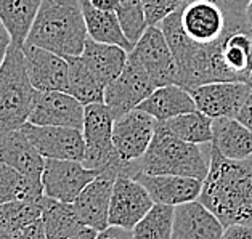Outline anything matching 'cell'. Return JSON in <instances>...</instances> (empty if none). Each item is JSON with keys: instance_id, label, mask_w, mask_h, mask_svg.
Wrapping results in <instances>:
<instances>
[{"instance_id": "1", "label": "cell", "mask_w": 252, "mask_h": 239, "mask_svg": "<svg viewBox=\"0 0 252 239\" xmlns=\"http://www.w3.org/2000/svg\"><path fill=\"white\" fill-rule=\"evenodd\" d=\"M198 201L223 226H252V156L231 161L211 146L209 170Z\"/></svg>"}, {"instance_id": "2", "label": "cell", "mask_w": 252, "mask_h": 239, "mask_svg": "<svg viewBox=\"0 0 252 239\" xmlns=\"http://www.w3.org/2000/svg\"><path fill=\"white\" fill-rule=\"evenodd\" d=\"M87 37L79 0H42L24 44L67 58L82 53Z\"/></svg>"}, {"instance_id": "3", "label": "cell", "mask_w": 252, "mask_h": 239, "mask_svg": "<svg viewBox=\"0 0 252 239\" xmlns=\"http://www.w3.org/2000/svg\"><path fill=\"white\" fill-rule=\"evenodd\" d=\"M187 143L158 124L148 149L137 162L138 170L151 175H180L204 180L209 170V149Z\"/></svg>"}, {"instance_id": "4", "label": "cell", "mask_w": 252, "mask_h": 239, "mask_svg": "<svg viewBox=\"0 0 252 239\" xmlns=\"http://www.w3.org/2000/svg\"><path fill=\"white\" fill-rule=\"evenodd\" d=\"M34 95L23 47L11 42L0 64V135L18 130L26 124Z\"/></svg>"}, {"instance_id": "5", "label": "cell", "mask_w": 252, "mask_h": 239, "mask_svg": "<svg viewBox=\"0 0 252 239\" xmlns=\"http://www.w3.org/2000/svg\"><path fill=\"white\" fill-rule=\"evenodd\" d=\"M114 114L104 103H94L84 106L82 137L85 142V167L96 170L98 174H124L133 177L138 174L137 164L122 162L113 145Z\"/></svg>"}, {"instance_id": "6", "label": "cell", "mask_w": 252, "mask_h": 239, "mask_svg": "<svg viewBox=\"0 0 252 239\" xmlns=\"http://www.w3.org/2000/svg\"><path fill=\"white\" fill-rule=\"evenodd\" d=\"M128 58L141 66L156 89L175 84L177 67L174 55L158 26H148L145 29L128 53Z\"/></svg>"}, {"instance_id": "7", "label": "cell", "mask_w": 252, "mask_h": 239, "mask_svg": "<svg viewBox=\"0 0 252 239\" xmlns=\"http://www.w3.org/2000/svg\"><path fill=\"white\" fill-rule=\"evenodd\" d=\"M159 122L140 109H132L114 119L113 145L122 162L137 164L148 149Z\"/></svg>"}, {"instance_id": "8", "label": "cell", "mask_w": 252, "mask_h": 239, "mask_svg": "<svg viewBox=\"0 0 252 239\" xmlns=\"http://www.w3.org/2000/svg\"><path fill=\"white\" fill-rule=\"evenodd\" d=\"M153 204L155 202L141 183H138L133 177L119 174L113 185L108 225L132 231Z\"/></svg>"}, {"instance_id": "9", "label": "cell", "mask_w": 252, "mask_h": 239, "mask_svg": "<svg viewBox=\"0 0 252 239\" xmlns=\"http://www.w3.org/2000/svg\"><path fill=\"white\" fill-rule=\"evenodd\" d=\"M155 89L156 87L148 74L141 69V66L127 57V63L122 72L104 87L103 103L111 109L116 119L137 108Z\"/></svg>"}, {"instance_id": "10", "label": "cell", "mask_w": 252, "mask_h": 239, "mask_svg": "<svg viewBox=\"0 0 252 239\" xmlns=\"http://www.w3.org/2000/svg\"><path fill=\"white\" fill-rule=\"evenodd\" d=\"M98 175L96 170L77 161L45 159L40 177L44 196L61 202H74L81 191Z\"/></svg>"}, {"instance_id": "11", "label": "cell", "mask_w": 252, "mask_h": 239, "mask_svg": "<svg viewBox=\"0 0 252 239\" xmlns=\"http://www.w3.org/2000/svg\"><path fill=\"white\" fill-rule=\"evenodd\" d=\"M21 130L45 159L82 162L85 157V142L82 130L69 127L34 125L26 122Z\"/></svg>"}, {"instance_id": "12", "label": "cell", "mask_w": 252, "mask_h": 239, "mask_svg": "<svg viewBox=\"0 0 252 239\" xmlns=\"http://www.w3.org/2000/svg\"><path fill=\"white\" fill-rule=\"evenodd\" d=\"M188 91L196 109L211 119H236L246 100L252 93L244 82H211L189 89Z\"/></svg>"}, {"instance_id": "13", "label": "cell", "mask_w": 252, "mask_h": 239, "mask_svg": "<svg viewBox=\"0 0 252 239\" xmlns=\"http://www.w3.org/2000/svg\"><path fill=\"white\" fill-rule=\"evenodd\" d=\"M29 124L69 127L82 130L84 105L67 91H37L35 90Z\"/></svg>"}, {"instance_id": "14", "label": "cell", "mask_w": 252, "mask_h": 239, "mask_svg": "<svg viewBox=\"0 0 252 239\" xmlns=\"http://www.w3.org/2000/svg\"><path fill=\"white\" fill-rule=\"evenodd\" d=\"M31 85L37 91H67V61L44 48L23 45Z\"/></svg>"}, {"instance_id": "15", "label": "cell", "mask_w": 252, "mask_h": 239, "mask_svg": "<svg viewBox=\"0 0 252 239\" xmlns=\"http://www.w3.org/2000/svg\"><path fill=\"white\" fill-rule=\"evenodd\" d=\"M116 177H118L116 174L108 172L98 174L72 202L84 226H89L96 231H103L109 226L108 213Z\"/></svg>"}, {"instance_id": "16", "label": "cell", "mask_w": 252, "mask_h": 239, "mask_svg": "<svg viewBox=\"0 0 252 239\" xmlns=\"http://www.w3.org/2000/svg\"><path fill=\"white\" fill-rule=\"evenodd\" d=\"M133 179L145 186L155 204H165L172 207L198 201L202 189V181L191 179V177L151 175L138 172L133 175Z\"/></svg>"}, {"instance_id": "17", "label": "cell", "mask_w": 252, "mask_h": 239, "mask_svg": "<svg viewBox=\"0 0 252 239\" xmlns=\"http://www.w3.org/2000/svg\"><path fill=\"white\" fill-rule=\"evenodd\" d=\"M225 226L199 201L174 207L170 239H220Z\"/></svg>"}, {"instance_id": "18", "label": "cell", "mask_w": 252, "mask_h": 239, "mask_svg": "<svg viewBox=\"0 0 252 239\" xmlns=\"http://www.w3.org/2000/svg\"><path fill=\"white\" fill-rule=\"evenodd\" d=\"M0 164L40 181L45 157L35 149L21 128L0 135Z\"/></svg>"}, {"instance_id": "19", "label": "cell", "mask_w": 252, "mask_h": 239, "mask_svg": "<svg viewBox=\"0 0 252 239\" xmlns=\"http://www.w3.org/2000/svg\"><path fill=\"white\" fill-rule=\"evenodd\" d=\"M212 148L231 161L252 156V132L238 119H212Z\"/></svg>"}, {"instance_id": "20", "label": "cell", "mask_w": 252, "mask_h": 239, "mask_svg": "<svg viewBox=\"0 0 252 239\" xmlns=\"http://www.w3.org/2000/svg\"><path fill=\"white\" fill-rule=\"evenodd\" d=\"M137 109L153 116L158 122H164L175 116L191 113L196 106L187 89L172 84L155 89L153 93L137 106Z\"/></svg>"}, {"instance_id": "21", "label": "cell", "mask_w": 252, "mask_h": 239, "mask_svg": "<svg viewBox=\"0 0 252 239\" xmlns=\"http://www.w3.org/2000/svg\"><path fill=\"white\" fill-rule=\"evenodd\" d=\"M79 3H81L82 8L89 39L95 42H101V44L118 45L121 48H124L127 53L132 52L133 44L126 37L114 11L98 10L89 0H79Z\"/></svg>"}, {"instance_id": "22", "label": "cell", "mask_w": 252, "mask_h": 239, "mask_svg": "<svg viewBox=\"0 0 252 239\" xmlns=\"http://www.w3.org/2000/svg\"><path fill=\"white\" fill-rule=\"evenodd\" d=\"M128 53L118 45L101 44L87 37L81 58L92 72L104 84V87L118 77L127 63Z\"/></svg>"}, {"instance_id": "23", "label": "cell", "mask_w": 252, "mask_h": 239, "mask_svg": "<svg viewBox=\"0 0 252 239\" xmlns=\"http://www.w3.org/2000/svg\"><path fill=\"white\" fill-rule=\"evenodd\" d=\"M40 220L44 223L47 239H67L84 228L72 202H61L42 196Z\"/></svg>"}, {"instance_id": "24", "label": "cell", "mask_w": 252, "mask_h": 239, "mask_svg": "<svg viewBox=\"0 0 252 239\" xmlns=\"http://www.w3.org/2000/svg\"><path fill=\"white\" fill-rule=\"evenodd\" d=\"M67 93L72 95L84 106L103 103L104 84L79 57H67Z\"/></svg>"}, {"instance_id": "25", "label": "cell", "mask_w": 252, "mask_h": 239, "mask_svg": "<svg viewBox=\"0 0 252 239\" xmlns=\"http://www.w3.org/2000/svg\"><path fill=\"white\" fill-rule=\"evenodd\" d=\"M40 3L42 0H0V21L13 44L24 45Z\"/></svg>"}, {"instance_id": "26", "label": "cell", "mask_w": 252, "mask_h": 239, "mask_svg": "<svg viewBox=\"0 0 252 239\" xmlns=\"http://www.w3.org/2000/svg\"><path fill=\"white\" fill-rule=\"evenodd\" d=\"M165 132L193 145H209L212 142V119L194 109L191 113L175 116L169 120L159 122Z\"/></svg>"}, {"instance_id": "27", "label": "cell", "mask_w": 252, "mask_h": 239, "mask_svg": "<svg viewBox=\"0 0 252 239\" xmlns=\"http://www.w3.org/2000/svg\"><path fill=\"white\" fill-rule=\"evenodd\" d=\"M44 188L39 180L0 164V204L10 201H40Z\"/></svg>"}, {"instance_id": "28", "label": "cell", "mask_w": 252, "mask_h": 239, "mask_svg": "<svg viewBox=\"0 0 252 239\" xmlns=\"http://www.w3.org/2000/svg\"><path fill=\"white\" fill-rule=\"evenodd\" d=\"M174 225V207L153 204L146 215L133 226V239H170Z\"/></svg>"}, {"instance_id": "29", "label": "cell", "mask_w": 252, "mask_h": 239, "mask_svg": "<svg viewBox=\"0 0 252 239\" xmlns=\"http://www.w3.org/2000/svg\"><path fill=\"white\" fill-rule=\"evenodd\" d=\"M40 213H42L40 201L3 202V204H0V226L11 233H18L24 226L39 220Z\"/></svg>"}, {"instance_id": "30", "label": "cell", "mask_w": 252, "mask_h": 239, "mask_svg": "<svg viewBox=\"0 0 252 239\" xmlns=\"http://www.w3.org/2000/svg\"><path fill=\"white\" fill-rule=\"evenodd\" d=\"M116 16H118L126 37L135 45V42L141 37V34L148 28L145 21V11L141 0H119Z\"/></svg>"}, {"instance_id": "31", "label": "cell", "mask_w": 252, "mask_h": 239, "mask_svg": "<svg viewBox=\"0 0 252 239\" xmlns=\"http://www.w3.org/2000/svg\"><path fill=\"white\" fill-rule=\"evenodd\" d=\"M187 0H141L146 26H158L164 18L180 10Z\"/></svg>"}, {"instance_id": "32", "label": "cell", "mask_w": 252, "mask_h": 239, "mask_svg": "<svg viewBox=\"0 0 252 239\" xmlns=\"http://www.w3.org/2000/svg\"><path fill=\"white\" fill-rule=\"evenodd\" d=\"M220 7L223 8L226 16L236 21H246V7L249 0H220Z\"/></svg>"}, {"instance_id": "33", "label": "cell", "mask_w": 252, "mask_h": 239, "mask_svg": "<svg viewBox=\"0 0 252 239\" xmlns=\"http://www.w3.org/2000/svg\"><path fill=\"white\" fill-rule=\"evenodd\" d=\"M16 236H18V239H47L44 223H42L40 218L35 220L34 223L24 226L21 231L16 233Z\"/></svg>"}, {"instance_id": "34", "label": "cell", "mask_w": 252, "mask_h": 239, "mask_svg": "<svg viewBox=\"0 0 252 239\" xmlns=\"http://www.w3.org/2000/svg\"><path fill=\"white\" fill-rule=\"evenodd\" d=\"M220 239H252V226H246V225L225 226Z\"/></svg>"}, {"instance_id": "35", "label": "cell", "mask_w": 252, "mask_h": 239, "mask_svg": "<svg viewBox=\"0 0 252 239\" xmlns=\"http://www.w3.org/2000/svg\"><path fill=\"white\" fill-rule=\"evenodd\" d=\"M236 119L252 132V93L249 95L248 100H246L244 106L241 108V111H239V114L236 116Z\"/></svg>"}, {"instance_id": "36", "label": "cell", "mask_w": 252, "mask_h": 239, "mask_svg": "<svg viewBox=\"0 0 252 239\" xmlns=\"http://www.w3.org/2000/svg\"><path fill=\"white\" fill-rule=\"evenodd\" d=\"M128 235H132V231L118 228V226H108L106 230L98 231V235H96L95 239H119V238H124V236H128Z\"/></svg>"}, {"instance_id": "37", "label": "cell", "mask_w": 252, "mask_h": 239, "mask_svg": "<svg viewBox=\"0 0 252 239\" xmlns=\"http://www.w3.org/2000/svg\"><path fill=\"white\" fill-rule=\"evenodd\" d=\"M10 44H11V37H10L8 30L5 29L2 21H0V64L3 63V58H5V55H7Z\"/></svg>"}, {"instance_id": "38", "label": "cell", "mask_w": 252, "mask_h": 239, "mask_svg": "<svg viewBox=\"0 0 252 239\" xmlns=\"http://www.w3.org/2000/svg\"><path fill=\"white\" fill-rule=\"evenodd\" d=\"M89 2L94 5L95 8L103 10V11H114L118 10L119 0H89Z\"/></svg>"}, {"instance_id": "39", "label": "cell", "mask_w": 252, "mask_h": 239, "mask_svg": "<svg viewBox=\"0 0 252 239\" xmlns=\"http://www.w3.org/2000/svg\"><path fill=\"white\" fill-rule=\"evenodd\" d=\"M98 235V231L94 228H89V226H84V228L77 233V235L67 238V239H95Z\"/></svg>"}, {"instance_id": "40", "label": "cell", "mask_w": 252, "mask_h": 239, "mask_svg": "<svg viewBox=\"0 0 252 239\" xmlns=\"http://www.w3.org/2000/svg\"><path fill=\"white\" fill-rule=\"evenodd\" d=\"M246 24L252 29V0H249L248 7H246Z\"/></svg>"}, {"instance_id": "41", "label": "cell", "mask_w": 252, "mask_h": 239, "mask_svg": "<svg viewBox=\"0 0 252 239\" xmlns=\"http://www.w3.org/2000/svg\"><path fill=\"white\" fill-rule=\"evenodd\" d=\"M0 239H18V236H16V233H11L0 226Z\"/></svg>"}, {"instance_id": "42", "label": "cell", "mask_w": 252, "mask_h": 239, "mask_svg": "<svg viewBox=\"0 0 252 239\" xmlns=\"http://www.w3.org/2000/svg\"><path fill=\"white\" fill-rule=\"evenodd\" d=\"M246 85H248V87L252 90V71H251V74H249V77L248 79H246V82H244Z\"/></svg>"}, {"instance_id": "43", "label": "cell", "mask_w": 252, "mask_h": 239, "mask_svg": "<svg viewBox=\"0 0 252 239\" xmlns=\"http://www.w3.org/2000/svg\"><path fill=\"white\" fill-rule=\"evenodd\" d=\"M119 239H133L132 235H128V236H124V238H119Z\"/></svg>"}, {"instance_id": "44", "label": "cell", "mask_w": 252, "mask_h": 239, "mask_svg": "<svg viewBox=\"0 0 252 239\" xmlns=\"http://www.w3.org/2000/svg\"><path fill=\"white\" fill-rule=\"evenodd\" d=\"M187 2H193V0H187ZM212 2H217V3H219L220 0H212Z\"/></svg>"}]
</instances>
